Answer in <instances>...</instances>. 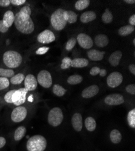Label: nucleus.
Returning <instances> with one entry per match:
<instances>
[{"mask_svg":"<svg viewBox=\"0 0 135 151\" xmlns=\"http://www.w3.org/2000/svg\"><path fill=\"white\" fill-rule=\"evenodd\" d=\"M10 4V0H0V7H6Z\"/></svg>","mask_w":135,"mask_h":151,"instance_id":"42","label":"nucleus"},{"mask_svg":"<svg viewBox=\"0 0 135 151\" xmlns=\"http://www.w3.org/2000/svg\"><path fill=\"white\" fill-rule=\"evenodd\" d=\"M55 36L50 30H45L41 32L37 37V40L41 44H50L55 41Z\"/></svg>","mask_w":135,"mask_h":151,"instance_id":"10","label":"nucleus"},{"mask_svg":"<svg viewBox=\"0 0 135 151\" xmlns=\"http://www.w3.org/2000/svg\"><path fill=\"white\" fill-rule=\"evenodd\" d=\"M26 2V0H11L10 3L15 6H21Z\"/></svg>","mask_w":135,"mask_h":151,"instance_id":"40","label":"nucleus"},{"mask_svg":"<svg viewBox=\"0 0 135 151\" xmlns=\"http://www.w3.org/2000/svg\"><path fill=\"white\" fill-rule=\"evenodd\" d=\"M37 82L43 87L48 88L52 85V78L51 74L47 70L41 71L38 74Z\"/></svg>","mask_w":135,"mask_h":151,"instance_id":"7","label":"nucleus"},{"mask_svg":"<svg viewBox=\"0 0 135 151\" xmlns=\"http://www.w3.org/2000/svg\"><path fill=\"white\" fill-rule=\"evenodd\" d=\"M38 86L37 79L33 74H28L24 79V88L28 91H32L36 89Z\"/></svg>","mask_w":135,"mask_h":151,"instance_id":"13","label":"nucleus"},{"mask_svg":"<svg viewBox=\"0 0 135 151\" xmlns=\"http://www.w3.org/2000/svg\"><path fill=\"white\" fill-rule=\"evenodd\" d=\"M122 56V53L121 51H119V50L115 51L108 58L110 64H111L113 67H117L119 64Z\"/></svg>","mask_w":135,"mask_h":151,"instance_id":"18","label":"nucleus"},{"mask_svg":"<svg viewBox=\"0 0 135 151\" xmlns=\"http://www.w3.org/2000/svg\"><path fill=\"white\" fill-rule=\"evenodd\" d=\"M100 68L99 67H93L90 71V74L92 75V76H96L98 74L100 73Z\"/></svg>","mask_w":135,"mask_h":151,"instance_id":"41","label":"nucleus"},{"mask_svg":"<svg viewBox=\"0 0 135 151\" xmlns=\"http://www.w3.org/2000/svg\"><path fill=\"white\" fill-rule=\"evenodd\" d=\"M9 30V28L6 27L3 22V21L1 20L0 21V32L1 33H6Z\"/></svg>","mask_w":135,"mask_h":151,"instance_id":"43","label":"nucleus"},{"mask_svg":"<svg viewBox=\"0 0 135 151\" xmlns=\"http://www.w3.org/2000/svg\"><path fill=\"white\" fill-rule=\"evenodd\" d=\"M133 44H134V45H135V40H134V39L133 40Z\"/></svg>","mask_w":135,"mask_h":151,"instance_id":"49","label":"nucleus"},{"mask_svg":"<svg viewBox=\"0 0 135 151\" xmlns=\"http://www.w3.org/2000/svg\"><path fill=\"white\" fill-rule=\"evenodd\" d=\"M77 41L84 49H90L93 45V41L92 37L85 33L79 34L77 36Z\"/></svg>","mask_w":135,"mask_h":151,"instance_id":"11","label":"nucleus"},{"mask_svg":"<svg viewBox=\"0 0 135 151\" xmlns=\"http://www.w3.org/2000/svg\"><path fill=\"white\" fill-rule=\"evenodd\" d=\"M123 81V76L119 72H113L110 74L107 79V83L110 88H116L119 86Z\"/></svg>","mask_w":135,"mask_h":151,"instance_id":"9","label":"nucleus"},{"mask_svg":"<svg viewBox=\"0 0 135 151\" xmlns=\"http://www.w3.org/2000/svg\"><path fill=\"white\" fill-rule=\"evenodd\" d=\"M95 42L97 47L103 48L108 44L109 40L107 36L104 34H101L97 35L95 37Z\"/></svg>","mask_w":135,"mask_h":151,"instance_id":"19","label":"nucleus"},{"mask_svg":"<svg viewBox=\"0 0 135 151\" xmlns=\"http://www.w3.org/2000/svg\"><path fill=\"white\" fill-rule=\"evenodd\" d=\"M64 119L62 110L58 107L52 108L48 114V122L52 127H56L60 125Z\"/></svg>","mask_w":135,"mask_h":151,"instance_id":"5","label":"nucleus"},{"mask_svg":"<svg viewBox=\"0 0 135 151\" xmlns=\"http://www.w3.org/2000/svg\"><path fill=\"white\" fill-rule=\"evenodd\" d=\"M134 30V26L131 25H127V26L121 27L118 30V33L120 36H126L131 34Z\"/></svg>","mask_w":135,"mask_h":151,"instance_id":"25","label":"nucleus"},{"mask_svg":"<svg viewBox=\"0 0 135 151\" xmlns=\"http://www.w3.org/2000/svg\"><path fill=\"white\" fill-rule=\"evenodd\" d=\"M27 114V109L21 106L15 108L11 114V119L15 123H19L26 119Z\"/></svg>","mask_w":135,"mask_h":151,"instance_id":"8","label":"nucleus"},{"mask_svg":"<svg viewBox=\"0 0 135 151\" xmlns=\"http://www.w3.org/2000/svg\"><path fill=\"white\" fill-rule=\"evenodd\" d=\"M28 91L25 88H21L17 90L12 96V102L16 106H20L26 102V95Z\"/></svg>","mask_w":135,"mask_h":151,"instance_id":"6","label":"nucleus"},{"mask_svg":"<svg viewBox=\"0 0 135 151\" xmlns=\"http://www.w3.org/2000/svg\"><path fill=\"white\" fill-rule=\"evenodd\" d=\"M130 25L132 26H135V15L133 14V15H131L130 17V18H129V21Z\"/></svg>","mask_w":135,"mask_h":151,"instance_id":"44","label":"nucleus"},{"mask_svg":"<svg viewBox=\"0 0 135 151\" xmlns=\"http://www.w3.org/2000/svg\"><path fill=\"white\" fill-rule=\"evenodd\" d=\"M71 59L69 57H66L62 60V64L61 65V68L63 70L68 69L71 67Z\"/></svg>","mask_w":135,"mask_h":151,"instance_id":"34","label":"nucleus"},{"mask_svg":"<svg viewBox=\"0 0 135 151\" xmlns=\"http://www.w3.org/2000/svg\"><path fill=\"white\" fill-rule=\"evenodd\" d=\"M105 54V52H101L97 50H91L87 52L88 57L94 61H100L103 60L104 58V55Z\"/></svg>","mask_w":135,"mask_h":151,"instance_id":"17","label":"nucleus"},{"mask_svg":"<svg viewBox=\"0 0 135 151\" xmlns=\"http://www.w3.org/2000/svg\"><path fill=\"white\" fill-rule=\"evenodd\" d=\"M10 82L6 78L0 77V90H4L9 87Z\"/></svg>","mask_w":135,"mask_h":151,"instance_id":"36","label":"nucleus"},{"mask_svg":"<svg viewBox=\"0 0 135 151\" xmlns=\"http://www.w3.org/2000/svg\"><path fill=\"white\" fill-rule=\"evenodd\" d=\"M15 91H16V90H10L6 94V95L4 96V100L7 103L12 104V95H13V94L15 92Z\"/></svg>","mask_w":135,"mask_h":151,"instance_id":"37","label":"nucleus"},{"mask_svg":"<svg viewBox=\"0 0 135 151\" xmlns=\"http://www.w3.org/2000/svg\"><path fill=\"white\" fill-rule=\"evenodd\" d=\"M90 2L89 0H79L75 3V9L78 10H82L89 6Z\"/></svg>","mask_w":135,"mask_h":151,"instance_id":"30","label":"nucleus"},{"mask_svg":"<svg viewBox=\"0 0 135 151\" xmlns=\"http://www.w3.org/2000/svg\"><path fill=\"white\" fill-rule=\"evenodd\" d=\"M77 42V41L76 38H75V37H71L70 39L69 40V41L66 44V50H67V51H70V50H71L75 46Z\"/></svg>","mask_w":135,"mask_h":151,"instance_id":"35","label":"nucleus"},{"mask_svg":"<svg viewBox=\"0 0 135 151\" xmlns=\"http://www.w3.org/2000/svg\"><path fill=\"white\" fill-rule=\"evenodd\" d=\"M63 9L56 10L51 15V21L53 28L57 30L61 31L63 30L67 24V22L64 17V12Z\"/></svg>","mask_w":135,"mask_h":151,"instance_id":"4","label":"nucleus"},{"mask_svg":"<svg viewBox=\"0 0 135 151\" xmlns=\"http://www.w3.org/2000/svg\"><path fill=\"white\" fill-rule=\"evenodd\" d=\"M96 18V15L93 11L85 12L81 15L80 20L82 23H88L94 21Z\"/></svg>","mask_w":135,"mask_h":151,"instance_id":"20","label":"nucleus"},{"mask_svg":"<svg viewBox=\"0 0 135 151\" xmlns=\"http://www.w3.org/2000/svg\"><path fill=\"white\" fill-rule=\"evenodd\" d=\"M124 2H126V3H127V4H134V3H135V1H134V0H125Z\"/></svg>","mask_w":135,"mask_h":151,"instance_id":"48","label":"nucleus"},{"mask_svg":"<svg viewBox=\"0 0 135 151\" xmlns=\"http://www.w3.org/2000/svg\"><path fill=\"white\" fill-rule=\"evenodd\" d=\"M71 124L76 131L80 132L82 129V117L79 113H75L71 118Z\"/></svg>","mask_w":135,"mask_h":151,"instance_id":"15","label":"nucleus"},{"mask_svg":"<svg viewBox=\"0 0 135 151\" xmlns=\"http://www.w3.org/2000/svg\"><path fill=\"white\" fill-rule=\"evenodd\" d=\"M48 50H49V47H40L36 51V54L38 55H43L45 54Z\"/></svg>","mask_w":135,"mask_h":151,"instance_id":"38","label":"nucleus"},{"mask_svg":"<svg viewBox=\"0 0 135 151\" xmlns=\"http://www.w3.org/2000/svg\"><path fill=\"white\" fill-rule=\"evenodd\" d=\"M14 19L15 15L13 13V12L8 10L6 12L5 14H4L3 19L2 21L4 26L9 29L12 26V24H14Z\"/></svg>","mask_w":135,"mask_h":151,"instance_id":"16","label":"nucleus"},{"mask_svg":"<svg viewBox=\"0 0 135 151\" xmlns=\"http://www.w3.org/2000/svg\"><path fill=\"white\" fill-rule=\"evenodd\" d=\"M110 138L111 142L114 144H118L121 142L122 140V135L121 132L117 129H113L110 132Z\"/></svg>","mask_w":135,"mask_h":151,"instance_id":"23","label":"nucleus"},{"mask_svg":"<svg viewBox=\"0 0 135 151\" xmlns=\"http://www.w3.org/2000/svg\"><path fill=\"white\" fill-rule=\"evenodd\" d=\"M24 79H25V76L22 73H18L10 78V83L13 85H19L24 81Z\"/></svg>","mask_w":135,"mask_h":151,"instance_id":"28","label":"nucleus"},{"mask_svg":"<svg viewBox=\"0 0 135 151\" xmlns=\"http://www.w3.org/2000/svg\"><path fill=\"white\" fill-rule=\"evenodd\" d=\"M89 60L85 58H75L71 60V67L74 68H83L87 67Z\"/></svg>","mask_w":135,"mask_h":151,"instance_id":"21","label":"nucleus"},{"mask_svg":"<svg viewBox=\"0 0 135 151\" xmlns=\"http://www.w3.org/2000/svg\"><path fill=\"white\" fill-rule=\"evenodd\" d=\"M85 126L89 131L93 132L96 128V122L93 117H89L85 120Z\"/></svg>","mask_w":135,"mask_h":151,"instance_id":"24","label":"nucleus"},{"mask_svg":"<svg viewBox=\"0 0 135 151\" xmlns=\"http://www.w3.org/2000/svg\"><path fill=\"white\" fill-rule=\"evenodd\" d=\"M126 91L130 94L134 95L135 94V85L134 84H130L127 86Z\"/></svg>","mask_w":135,"mask_h":151,"instance_id":"39","label":"nucleus"},{"mask_svg":"<svg viewBox=\"0 0 135 151\" xmlns=\"http://www.w3.org/2000/svg\"><path fill=\"white\" fill-rule=\"evenodd\" d=\"M26 132V128L23 127V126H21V127H18L14 134V139L16 141H19L25 135Z\"/></svg>","mask_w":135,"mask_h":151,"instance_id":"26","label":"nucleus"},{"mask_svg":"<svg viewBox=\"0 0 135 151\" xmlns=\"http://www.w3.org/2000/svg\"><path fill=\"white\" fill-rule=\"evenodd\" d=\"M99 87L96 85H91L86 88H85L81 94V96L84 99H89L95 96L99 93Z\"/></svg>","mask_w":135,"mask_h":151,"instance_id":"14","label":"nucleus"},{"mask_svg":"<svg viewBox=\"0 0 135 151\" xmlns=\"http://www.w3.org/2000/svg\"><path fill=\"white\" fill-rule=\"evenodd\" d=\"M6 143V140L3 137H0V149L4 146Z\"/></svg>","mask_w":135,"mask_h":151,"instance_id":"45","label":"nucleus"},{"mask_svg":"<svg viewBox=\"0 0 135 151\" xmlns=\"http://www.w3.org/2000/svg\"><path fill=\"white\" fill-rule=\"evenodd\" d=\"M127 121L130 127L134 128H135V109H133L129 111L127 116Z\"/></svg>","mask_w":135,"mask_h":151,"instance_id":"32","label":"nucleus"},{"mask_svg":"<svg viewBox=\"0 0 135 151\" xmlns=\"http://www.w3.org/2000/svg\"><path fill=\"white\" fill-rule=\"evenodd\" d=\"M105 103L110 106L119 105L124 102V97L120 94H112L108 95L104 99Z\"/></svg>","mask_w":135,"mask_h":151,"instance_id":"12","label":"nucleus"},{"mask_svg":"<svg viewBox=\"0 0 135 151\" xmlns=\"http://www.w3.org/2000/svg\"><path fill=\"white\" fill-rule=\"evenodd\" d=\"M64 17L66 22L70 24L76 22L78 18L77 15L71 10H65L64 12Z\"/></svg>","mask_w":135,"mask_h":151,"instance_id":"22","label":"nucleus"},{"mask_svg":"<svg viewBox=\"0 0 135 151\" xmlns=\"http://www.w3.org/2000/svg\"><path fill=\"white\" fill-rule=\"evenodd\" d=\"M66 90L59 85L56 84L53 87V93L58 97L63 96L66 94Z\"/></svg>","mask_w":135,"mask_h":151,"instance_id":"29","label":"nucleus"},{"mask_svg":"<svg viewBox=\"0 0 135 151\" xmlns=\"http://www.w3.org/2000/svg\"><path fill=\"white\" fill-rule=\"evenodd\" d=\"M15 74V72L14 70L11 69H4L0 68V77L3 78H12L14 76Z\"/></svg>","mask_w":135,"mask_h":151,"instance_id":"33","label":"nucleus"},{"mask_svg":"<svg viewBox=\"0 0 135 151\" xmlns=\"http://www.w3.org/2000/svg\"><path fill=\"white\" fill-rule=\"evenodd\" d=\"M28 151H44L47 147V141L44 137L36 135L31 137L27 143Z\"/></svg>","mask_w":135,"mask_h":151,"instance_id":"3","label":"nucleus"},{"mask_svg":"<svg viewBox=\"0 0 135 151\" xmlns=\"http://www.w3.org/2000/svg\"><path fill=\"white\" fill-rule=\"evenodd\" d=\"M83 81V78L79 74H75L70 76L67 79V82L70 85H77L82 82Z\"/></svg>","mask_w":135,"mask_h":151,"instance_id":"27","label":"nucleus"},{"mask_svg":"<svg viewBox=\"0 0 135 151\" xmlns=\"http://www.w3.org/2000/svg\"><path fill=\"white\" fill-rule=\"evenodd\" d=\"M102 21L105 24L111 23L113 21V15L108 9H107L102 16Z\"/></svg>","mask_w":135,"mask_h":151,"instance_id":"31","label":"nucleus"},{"mask_svg":"<svg viewBox=\"0 0 135 151\" xmlns=\"http://www.w3.org/2000/svg\"><path fill=\"white\" fill-rule=\"evenodd\" d=\"M4 64L9 68H15L20 66L22 61L21 55L17 52L9 50L6 52L3 57Z\"/></svg>","mask_w":135,"mask_h":151,"instance_id":"2","label":"nucleus"},{"mask_svg":"<svg viewBox=\"0 0 135 151\" xmlns=\"http://www.w3.org/2000/svg\"><path fill=\"white\" fill-rule=\"evenodd\" d=\"M99 74L101 76V77H104L107 75V71L105 69H101Z\"/></svg>","mask_w":135,"mask_h":151,"instance_id":"47","label":"nucleus"},{"mask_svg":"<svg viewBox=\"0 0 135 151\" xmlns=\"http://www.w3.org/2000/svg\"><path fill=\"white\" fill-rule=\"evenodd\" d=\"M129 70L133 74H135V65L134 64H130L129 67Z\"/></svg>","mask_w":135,"mask_h":151,"instance_id":"46","label":"nucleus"},{"mask_svg":"<svg viewBox=\"0 0 135 151\" xmlns=\"http://www.w3.org/2000/svg\"><path fill=\"white\" fill-rule=\"evenodd\" d=\"M31 9L28 6L22 7L15 16L14 23L17 29L23 34H30L35 30V25L30 17Z\"/></svg>","mask_w":135,"mask_h":151,"instance_id":"1","label":"nucleus"}]
</instances>
